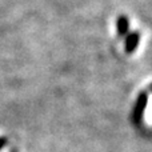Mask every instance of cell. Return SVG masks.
Segmentation results:
<instances>
[{
    "label": "cell",
    "mask_w": 152,
    "mask_h": 152,
    "mask_svg": "<svg viewBox=\"0 0 152 152\" xmlns=\"http://www.w3.org/2000/svg\"><path fill=\"white\" fill-rule=\"evenodd\" d=\"M139 40H140V35H139V32H137V31L129 34L128 36H127V39H126V51H127V52L131 53L132 51L137 47Z\"/></svg>",
    "instance_id": "1"
},
{
    "label": "cell",
    "mask_w": 152,
    "mask_h": 152,
    "mask_svg": "<svg viewBox=\"0 0 152 152\" xmlns=\"http://www.w3.org/2000/svg\"><path fill=\"white\" fill-rule=\"evenodd\" d=\"M116 27H118V32L120 36H124L127 35L128 32V28H129V20L127 16H120L116 21Z\"/></svg>",
    "instance_id": "2"
},
{
    "label": "cell",
    "mask_w": 152,
    "mask_h": 152,
    "mask_svg": "<svg viewBox=\"0 0 152 152\" xmlns=\"http://www.w3.org/2000/svg\"><path fill=\"white\" fill-rule=\"evenodd\" d=\"M144 120L147 124L152 126V95L148 97V102L147 105H145V110H144Z\"/></svg>",
    "instance_id": "3"
},
{
    "label": "cell",
    "mask_w": 152,
    "mask_h": 152,
    "mask_svg": "<svg viewBox=\"0 0 152 152\" xmlns=\"http://www.w3.org/2000/svg\"><path fill=\"white\" fill-rule=\"evenodd\" d=\"M5 144H7V139L4 136H0V150H3Z\"/></svg>",
    "instance_id": "4"
}]
</instances>
